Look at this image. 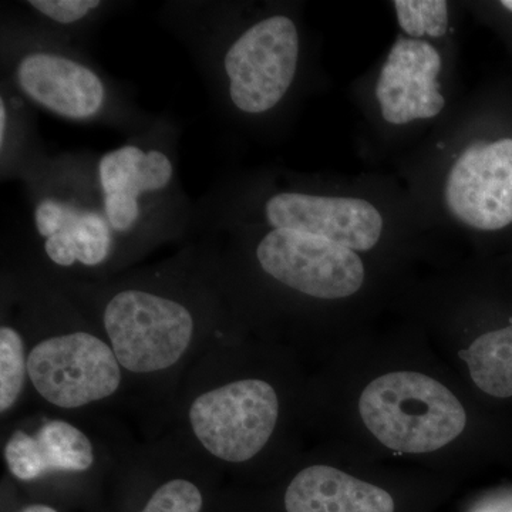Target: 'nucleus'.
<instances>
[{
    "label": "nucleus",
    "instance_id": "f257e3e1",
    "mask_svg": "<svg viewBox=\"0 0 512 512\" xmlns=\"http://www.w3.org/2000/svg\"><path fill=\"white\" fill-rule=\"evenodd\" d=\"M370 433L399 453H431L463 433L466 410L446 386L417 372L387 373L359 400Z\"/></svg>",
    "mask_w": 512,
    "mask_h": 512
},
{
    "label": "nucleus",
    "instance_id": "f03ea898",
    "mask_svg": "<svg viewBox=\"0 0 512 512\" xmlns=\"http://www.w3.org/2000/svg\"><path fill=\"white\" fill-rule=\"evenodd\" d=\"M104 326L120 365L134 373L173 366L194 332V320L185 306L143 291L117 293L107 303Z\"/></svg>",
    "mask_w": 512,
    "mask_h": 512
},
{
    "label": "nucleus",
    "instance_id": "7ed1b4c3",
    "mask_svg": "<svg viewBox=\"0 0 512 512\" xmlns=\"http://www.w3.org/2000/svg\"><path fill=\"white\" fill-rule=\"evenodd\" d=\"M299 62V32L288 16L256 22L228 47L224 70L238 110L262 114L284 99Z\"/></svg>",
    "mask_w": 512,
    "mask_h": 512
},
{
    "label": "nucleus",
    "instance_id": "20e7f679",
    "mask_svg": "<svg viewBox=\"0 0 512 512\" xmlns=\"http://www.w3.org/2000/svg\"><path fill=\"white\" fill-rule=\"evenodd\" d=\"M278 414V396L271 384L241 380L197 397L190 421L195 436L212 456L244 463L271 439Z\"/></svg>",
    "mask_w": 512,
    "mask_h": 512
},
{
    "label": "nucleus",
    "instance_id": "39448f33",
    "mask_svg": "<svg viewBox=\"0 0 512 512\" xmlns=\"http://www.w3.org/2000/svg\"><path fill=\"white\" fill-rule=\"evenodd\" d=\"M256 258L266 274L312 298H349L365 282L355 251L305 232L271 229L259 241Z\"/></svg>",
    "mask_w": 512,
    "mask_h": 512
},
{
    "label": "nucleus",
    "instance_id": "423d86ee",
    "mask_svg": "<svg viewBox=\"0 0 512 512\" xmlns=\"http://www.w3.org/2000/svg\"><path fill=\"white\" fill-rule=\"evenodd\" d=\"M28 373L40 396L64 409L106 399L121 380L113 349L83 332L40 342L30 352Z\"/></svg>",
    "mask_w": 512,
    "mask_h": 512
},
{
    "label": "nucleus",
    "instance_id": "0eeeda50",
    "mask_svg": "<svg viewBox=\"0 0 512 512\" xmlns=\"http://www.w3.org/2000/svg\"><path fill=\"white\" fill-rule=\"evenodd\" d=\"M444 200L467 227L498 231L512 224V138L467 147L448 171Z\"/></svg>",
    "mask_w": 512,
    "mask_h": 512
},
{
    "label": "nucleus",
    "instance_id": "6e6552de",
    "mask_svg": "<svg viewBox=\"0 0 512 512\" xmlns=\"http://www.w3.org/2000/svg\"><path fill=\"white\" fill-rule=\"evenodd\" d=\"M264 214L272 229L318 235L355 252L375 247L383 232L379 210L362 198L278 192L265 202Z\"/></svg>",
    "mask_w": 512,
    "mask_h": 512
},
{
    "label": "nucleus",
    "instance_id": "1a4fd4ad",
    "mask_svg": "<svg viewBox=\"0 0 512 512\" xmlns=\"http://www.w3.org/2000/svg\"><path fill=\"white\" fill-rule=\"evenodd\" d=\"M443 60L439 50L426 40L399 37L376 84L380 113L394 126L414 120H430L446 106L440 92Z\"/></svg>",
    "mask_w": 512,
    "mask_h": 512
},
{
    "label": "nucleus",
    "instance_id": "9d476101",
    "mask_svg": "<svg viewBox=\"0 0 512 512\" xmlns=\"http://www.w3.org/2000/svg\"><path fill=\"white\" fill-rule=\"evenodd\" d=\"M15 80L26 97L64 119H92L106 103V86L100 77L90 67L59 53L23 56Z\"/></svg>",
    "mask_w": 512,
    "mask_h": 512
},
{
    "label": "nucleus",
    "instance_id": "9b49d317",
    "mask_svg": "<svg viewBox=\"0 0 512 512\" xmlns=\"http://www.w3.org/2000/svg\"><path fill=\"white\" fill-rule=\"evenodd\" d=\"M173 177V161L163 151L127 144L104 154L97 165V180L103 214L113 232L126 234L136 227L141 197L165 190Z\"/></svg>",
    "mask_w": 512,
    "mask_h": 512
},
{
    "label": "nucleus",
    "instance_id": "f8f14e48",
    "mask_svg": "<svg viewBox=\"0 0 512 512\" xmlns=\"http://www.w3.org/2000/svg\"><path fill=\"white\" fill-rule=\"evenodd\" d=\"M35 225L45 238L47 256L60 266L103 264L113 248L114 232L106 215L63 198L37 202Z\"/></svg>",
    "mask_w": 512,
    "mask_h": 512
},
{
    "label": "nucleus",
    "instance_id": "ddd939ff",
    "mask_svg": "<svg viewBox=\"0 0 512 512\" xmlns=\"http://www.w3.org/2000/svg\"><path fill=\"white\" fill-rule=\"evenodd\" d=\"M10 473L22 481L35 480L52 471H86L94 454L90 440L72 424L53 420L35 436L15 431L5 447Z\"/></svg>",
    "mask_w": 512,
    "mask_h": 512
},
{
    "label": "nucleus",
    "instance_id": "4468645a",
    "mask_svg": "<svg viewBox=\"0 0 512 512\" xmlns=\"http://www.w3.org/2000/svg\"><path fill=\"white\" fill-rule=\"evenodd\" d=\"M288 512H394L392 495L382 488L328 466L305 468L285 495Z\"/></svg>",
    "mask_w": 512,
    "mask_h": 512
},
{
    "label": "nucleus",
    "instance_id": "2eb2a0df",
    "mask_svg": "<svg viewBox=\"0 0 512 512\" xmlns=\"http://www.w3.org/2000/svg\"><path fill=\"white\" fill-rule=\"evenodd\" d=\"M458 356L467 363L478 389L498 399L512 396V323L481 335Z\"/></svg>",
    "mask_w": 512,
    "mask_h": 512
},
{
    "label": "nucleus",
    "instance_id": "dca6fc26",
    "mask_svg": "<svg viewBox=\"0 0 512 512\" xmlns=\"http://www.w3.org/2000/svg\"><path fill=\"white\" fill-rule=\"evenodd\" d=\"M28 360L22 336L15 329H0V410L6 412L18 400L25 384Z\"/></svg>",
    "mask_w": 512,
    "mask_h": 512
},
{
    "label": "nucleus",
    "instance_id": "f3484780",
    "mask_svg": "<svg viewBox=\"0 0 512 512\" xmlns=\"http://www.w3.org/2000/svg\"><path fill=\"white\" fill-rule=\"evenodd\" d=\"M397 22L410 39L441 37L448 30V3L444 0H397Z\"/></svg>",
    "mask_w": 512,
    "mask_h": 512
},
{
    "label": "nucleus",
    "instance_id": "a211bd4d",
    "mask_svg": "<svg viewBox=\"0 0 512 512\" xmlns=\"http://www.w3.org/2000/svg\"><path fill=\"white\" fill-rule=\"evenodd\" d=\"M202 495L190 481L173 480L161 485L141 512H200Z\"/></svg>",
    "mask_w": 512,
    "mask_h": 512
},
{
    "label": "nucleus",
    "instance_id": "6ab92c4d",
    "mask_svg": "<svg viewBox=\"0 0 512 512\" xmlns=\"http://www.w3.org/2000/svg\"><path fill=\"white\" fill-rule=\"evenodd\" d=\"M99 0H32L29 6L60 25H72L86 19L99 8Z\"/></svg>",
    "mask_w": 512,
    "mask_h": 512
},
{
    "label": "nucleus",
    "instance_id": "aec40b11",
    "mask_svg": "<svg viewBox=\"0 0 512 512\" xmlns=\"http://www.w3.org/2000/svg\"><path fill=\"white\" fill-rule=\"evenodd\" d=\"M8 106H6L5 99L0 100V144L5 146V137L8 133Z\"/></svg>",
    "mask_w": 512,
    "mask_h": 512
},
{
    "label": "nucleus",
    "instance_id": "412c9836",
    "mask_svg": "<svg viewBox=\"0 0 512 512\" xmlns=\"http://www.w3.org/2000/svg\"><path fill=\"white\" fill-rule=\"evenodd\" d=\"M20 512H57L55 508L47 507V505L35 504L29 505V507L23 508Z\"/></svg>",
    "mask_w": 512,
    "mask_h": 512
},
{
    "label": "nucleus",
    "instance_id": "4be33fe9",
    "mask_svg": "<svg viewBox=\"0 0 512 512\" xmlns=\"http://www.w3.org/2000/svg\"><path fill=\"white\" fill-rule=\"evenodd\" d=\"M501 5H503L505 9L511 10L512 12V0H503Z\"/></svg>",
    "mask_w": 512,
    "mask_h": 512
}]
</instances>
